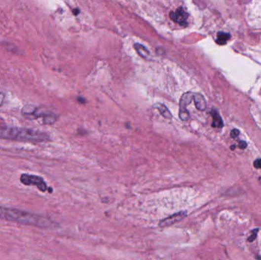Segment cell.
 Listing matches in <instances>:
<instances>
[{"instance_id":"obj_1","label":"cell","mask_w":261,"mask_h":260,"mask_svg":"<svg viewBox=\"0 0 261 260\" xmlns=\"http://www.w3.org/2000/svg\"><path fill=\"white\" fill-rule=\"evenodd\" d=\"M0 219L42 229H54L58 227V223L44 215L2 206H0Z\"/></svg>"},{"instance_id":"obj_2","label":"cell","mask_w":261,"mask_h":260,"mask_svg":"<svg viewBox=\"0 0 261 260\" xmlns=\"http://www.w3.org/2000/svg\"><path fill=\"white\" fill-rule=\"evenodd\" d=\"M0 139L30 142L33 144L43 143L50 140L47 133L33 129L22 128L9 127L2 121H0Z\"/></svg>"},{"instance_id":"obj_3","label":"cell","mask_w":261,"mask_h":260,"mask_svg":"<svg viewBox=\"0 0 261 260\" xmlns=\"http://www.w3.org/2000/svg\"><path fill=\"white\" fill-rule=\"evenodd\" d=\"M20 182L25 186H34L38 189L40 192L45 193V192H49V193H52V189L49 188L44 182V179L42 177L38 176H35V175L27 174V173H23L21 175Z\"/></svg>"},{"instance_id":"obj_4","label":"cell","mask_w":261,"mask_h":260,"mask_svg":"<svg viewBox=\"0 0 261 260\" xmlns=\"http://www.w3.org/2000/svg\"><path fill=\"white\" fill-rule=\"evenodd\" d=\"M194 93L191 92L184 93L181 97L180 101V112H179V117L182 121H187L189 119V114L187 111V106L192 102L193 100Z\"/></svg>"},{"instance_id":"obj_5","label":"cell","mask_w":261,"mask_h":260,"mask_svg":"<svg viewBox=\"0 0 261 260\" xmlns=\"http://www.w3.org/2000/svg\"><path fill=\"white\" fill-rule=\"evenodd\" d=\"M186 216V211H181V212L177 213V214H174V215H171V216L167 217V218L161 220L159 222V227L163 228L171 226V225H175V224L181 222Z\"/></svg>"},{"instance_id":"obj_6","label":"cell","mask_w":261,"mask_h":260,"mask_svg":"<svg viewBox=\"0 0 261 260\" xmlns=\"http://www.w3.org/2000/svg\"><path fill=\"white\" fill-rule=\"evenodd\" d=\"M170 17L176 23L182 26H186L187 19L189 17V15L183 9L182 7H180L175 11L170 12Z\"/></svg>"},{"instance_id":"obj_7","label":"cell","mask_w":261,"mask_h":260,"mask_svg":"<svg viewBox=\"0 0 261 260\" xmlns=\"http://www.w3.org/2000/svg\"><path fill=\"white\" fill-rule=\"evenodd\" d=\"M194 103L195 108H197L200 112H203L206 108V101L202 95L199 93H194L193 96Z\"/></svg>"},{"instance_id":"obj_8","label":"cell","mask_w":261,"mask_h":260,"mask_svg":"<svg viewBox=\"0 0 261 260\" xmlns=\"http://www.w3.org/2000/svg\"><path fill=\"white\" fill-rule=\"evenodd\" d=\"M211 115L213 116V119L212 126H213V128H217V129H221V128H223L224 123H223V119H222L221 116L219 115L217 110L213 108V109L211 111Z\"/></svg>"},{"instance_id":"obj_9","label":"cell","mask_w":261,"mask_h":260,"mask_svg":"<svg viewBox=\"0 0 261 260\" xmlns=\"http://www.w3.org/2000/svg\"><path fill=\"white\" fill-rule=\"evenodd\" d=\"M155 108H157L160 112V115L164 118H167V119H172L173 116L171 112H170V110L165 106V105H163V104H156L154 105Z\"/></svg>"},{"instance_id":"obj_10","label":"cell","mask_w":261,"mask_h":260,"mask_svg":"<svg viewBox=\"0 0 261 260\" xmlns=\"http://www.w3.org/2000/svg\"><path fill=\"white\" fill-rule=\"evenodd\" d=\"M230 38H231V34L229 33L219 32L217 34L216 43L219 45H224L227 44V41H229Z\"/></svg>"},{"instance_id":"obj_11","label":"cell","mask_w":261,"mask_h":260,"mask_svg":"<svg viewBox=\"0 0 261 260\" xmlns=\"http://www.w3.org/2000/svg\"><path fill=\"white\" fill-rule=\"evenodd\" d=\"M58 120V116L54 113H45V115L43 117V122L44 125H53Z\"/></svg>"},{"instance_id":"obj_12","label":"cell","mask_w":261,"mask_h":260,"mask_svg":"<svg viewBox=\"0 0 261 260\" xmlns=\"http://www.w3.org/2000/svg\"><path fill=\"white\" fill-rule=\"evenodd\" d=\"M134 47H135L137 52H138V54H139L142 58L147 59V58H149V55H150L149 51H148L143 45H142V44H135V45H134Z\"/></svg>"},{"instance_id":"obj_13","label":"cell","mask_w":261,"mask_h":260,"mask_svg":"<svg viewBox=\"0 0 261 260\" xmlns=\"http://www.w3.org/2000/svg\"><path fill=\"white\" fill-rule=\"evenodd\" d=\"M258 229H255V230L251 231V235L248 238V242H253L257 238V235H258Z\"/></svg>"},{"instance_id":"obj_14","label":"cell","mask_w":261,"mask_h":260,"mask_svg":"<svg viewBox=\"0 0 261 260\" xmlns=\"http://www.w3.org/2000/svg\"><path fill=\"white\" fill-rule=\"evenodd\" d=\"M238 135H239V130H237V129H233V130H231V137H232V138L235 139Z\"/></svg>"},{"instance_id":"obj_15","label":"cell","mask_w":261,"mask_h":260,"mask_svg":"<svg viewBox=\"0 0 261 260\" xmlns=\"http://www.w3.org/2000/svg\"><path fill=\"white\" fill-rule=\"evenodd\" d=\"M254 166L256 169H261V159H258L254 162Z\"/></svg>"},{"instance_id":"obj_16","label":"cell","mask_w":261,"mask_h":260,"mask_svg":"<svg viewBox=\"0 0 261 260\" xmlns=\"http://www.w3.org/2000/svg\"><path fill=\"white\" fill-rule=\"evenodd\" d=\"M247 146H248V144L245 141H240L238 143V147L241 150H244V149L247 148Z\"/></svg>"},{"instance_id":"obj_17","label":"cell","mask_w":261,"mask_h":260,"mask_svg":"<svg viewBox=\"0 0 261 260\" xmlns=\"http://www.w3.org/2000/svg\"><path fill=\"white\" fill-rule=\"evenodd\" d=\"M5 94L3 93H0V107L2 106L4 103V100H5Z\"/></svg>"},{"instance_id":"obj_18","label":"cell","mask_w":261,"mask_h":260,"mask_svg":"<svg viewBox=\"0 0 261 260\" xmlns=\"http://www.w3.org/2000/svg\"><path fill=\"white\" fill-rule=\"evenodd\" d=\"M234 148H235V146H232V147H231V150H234Z\"/></svg>"},{"instance_id":"obj_19","label":"cell","mask_w":261,"mask_h":260,"mask_svg":"<svg viewBox=\"0 0 261 260\" xmlns=\"http://www.w3.org/2000/svg\"><path fill=\"white\" fill-rule=\"evenodd\" d=\"M258 259H261V257H258Z\"/></svg>"}]
</instances>
